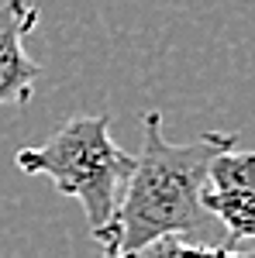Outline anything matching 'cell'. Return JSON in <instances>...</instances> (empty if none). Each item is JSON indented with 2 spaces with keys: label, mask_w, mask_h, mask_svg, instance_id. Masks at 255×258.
Returning a JSON list of instances; mask_svg holds the SVG:
<instances>
[{
  "label": "cell",
  "mask_w": 255,
  "mask_h": 258,
  "mask_svg": "<svg viewBox=\"0 0 255 258\" xmlns=\"http://www.w3.org/2000/svg\"><path fill=\"white\" fill-rule=\"evenodd\" d=\"M238 145L235 131H207L193 141H169L162 135V114H141V152L131 176L121 186L118 207L97 234L104 258H128L162 234L207 231V210L200 203L207 165L221 148Z\"/></svg>",
  "instance_id": "obj_1"
},
{
  "label": "cell",
  "mask_w": 255,
  "mask_h": 258,
  "mask_svg": "<svg viewBox=\"0 0 255 258\" xmlns=\"http://www.w3.org/2000/svg\"><path fill=\"white\" fill-rule=\"evenodd\" d=\"M38 28V7L31 0H4L0 4V107L14 103L28 107L41 62L24 52V38Z\"/></svg>",
  "instance_id": "obj_4"
},
{
  "label": "cell",
  "mask_w": 255,
  "mask_h": 258,
  "mask_svg": "<svg viewBox=\"0 0 255 258\" xmlns=\"http://www.w3.org/2000/svg\"><path fill=\"white\" fill-rule=\"evenodd\" d=\"M128 258H255L248 248H224L207 241H190V234H162L141 244Z\"/></svg>",
  "instance_id": "obj_5"
},
{
  "label": "cell",
  "mask_w": 255,
  "mask_h": 258,
  "mask_svg": "<svg viewBox=\"0 0 255 258\" xmlns=\"http://www.w3.org/2000/svg\"><path fill=\"white\" fill-rule=\"evenodd\" d=\"M14 162L28 176L52 179L62 197L79 200L90 234L97 238L118 207L121 186L131 176L135 155H128L111 138L107 114H83L59 124V131L41 145L18 148Z\"/></svg>",
  "instance_id": "obj_2"
},
{
  "label": "cell",
  "mask_w": 255,
  "mask_h": 258,
  "mask_svg": "<svg viewBox=\"0 0 255 258\" xmlns=\"http://www.w3.org/2000/svg\"><path fill=\"white\" fill-rule=\"evenodd\" d=\"M200 203L207 217H214L228 238L248 244L255 238V155L221 148L207 165V182Z\"/></svg>",
  "instance_id": "obj_3"
}]
</instances>
